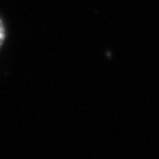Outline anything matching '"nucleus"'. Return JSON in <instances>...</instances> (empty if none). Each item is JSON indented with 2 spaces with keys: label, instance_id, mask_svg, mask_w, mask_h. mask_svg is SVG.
Returning <instances> with one entry per match:
<instances>
[{
  "label": "nucleus",
  "instance_id": "obj_1",
  "mask_svg": "<svg viewBox=\"0 0 159 159\" xmlns=\"http://www.w3.org/2000/svg\"><path fill=\"white\" fill-rule=\"evenodd\" d=\"M5 39H6V27L4 21H2V19L0 18V50H1V47H2L4 43H5Z\"/></svg>",
  "mask_w": 159,
  "mask_h": 159
}]
</instances>
